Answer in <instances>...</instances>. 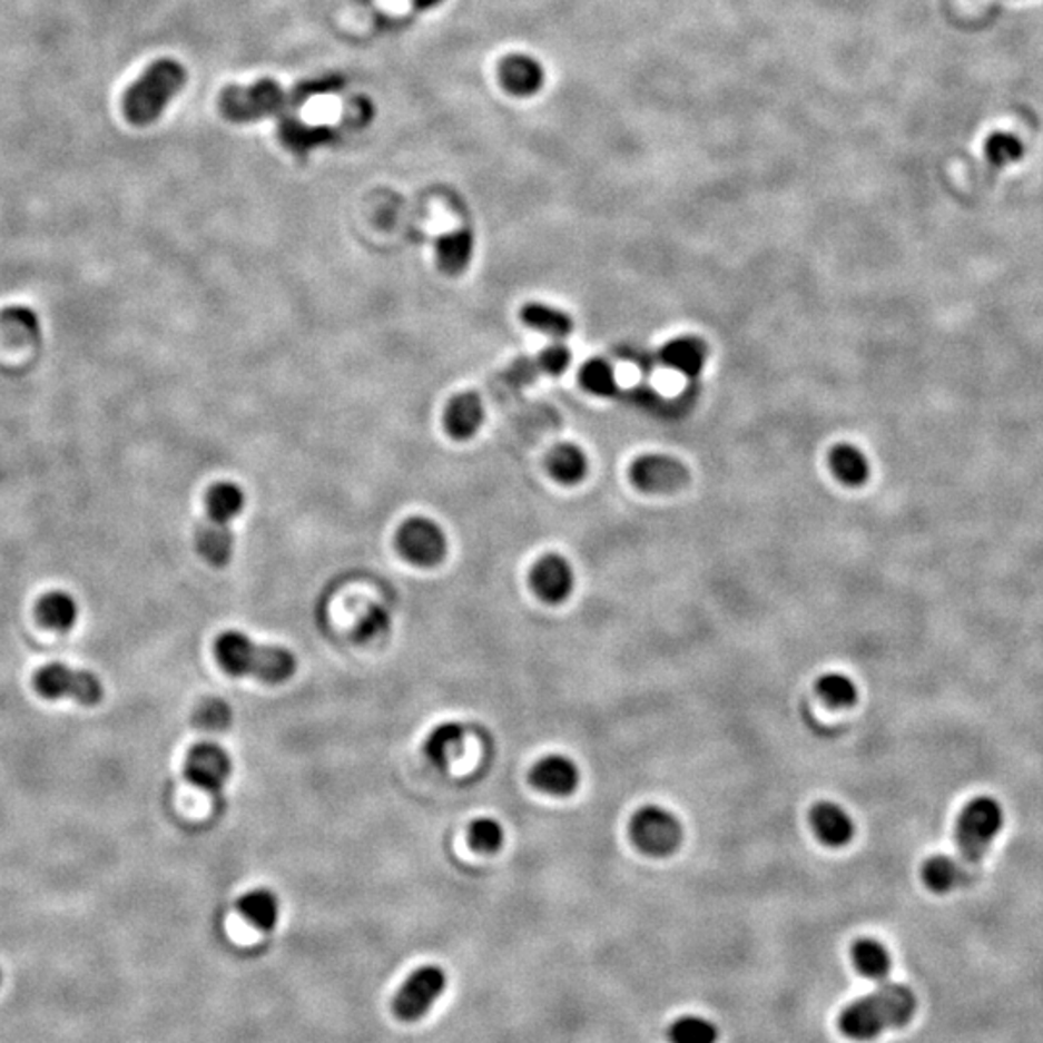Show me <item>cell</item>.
I'll return each instance as SVG.
<instances>
[{
	"instance_id": "cell-6",
	"label": "cell",
	"mask_w": 1043,
	"mask_h": 1043,
	"mask_svg": "<svg viewBox=\"0 0 1043 1043\" xmlns=\"http://www.w3.org/2000/svg\"><path fill=\"white\" fill-rule=\"evenodd\" d=\"M630 835L636 847L653 858H663L679 850L685 829L679 817L661 806H643L630 821Z\"/></svg>"
},
{
	"instance_id": "cell-4",
	"label": "cell",
	"mask_w": 1043,
	"mask_h": 1043,
	"mask_svg": "<svg viewBox=\"0 0 1043 1043\" xmlns=\"http://www.w3.org/2000/svg\"><path fill=\"white\" fill-rule=\"evenodd\" d=\"M188 72L178 60L161 59L147 68L126 91L122 110L134 126H149L186 86Z\"/></svg>"
},
{
	"instance_id": "cell-27",
	"label": "cell",
	"mask_w": 1043,
	"mask_h": 1043,
	"mask_svg": "<svg viewBox=\"0 0 1043 1043\" xmlns=\"http://www.w3.org/2000/svg\"><path fill=\"white\" fill-rule=\"evenodd\" d=\"M829 464H832L833 474L837 480L850 488H858L868 482L869 464L868 459L853 445H837L829 454Z\"/></svg>"
},
{
	"instance_id": "cell-9",
	"label": "cell",
	"mask_w": 1043,
	"mask_h": 1043,
	"mask_svg": "<svg viewBox=\"0 0 1043 1043\" xmlns=\"http://www.w3.org/2000/svg\"><path fill=\"white\" fill-rule=\"evenodd\" d=\"M396 548L402 557L417 567H435L445 559V532L437 522L416 516L401 525L396 533Z\"/></svg>"
},
{
	"instance_id": "cell-1",
	"label": "cell",
	"mask_w": 1043,
	"mask_h": 1043,
	"mask_svg": "<svg viewBox=\"0 0 1043 1043\" xmlns=\"http://www.w3.org/2000/svg\"><path fill=\"white\" fill-rule=\"evenodd\" d=\"M343 86L341 76L304 81L296 88H285L275 80H259L252 86H230L220 94L219 110L230 122H254L259 118L278 115L286 107H298L312 97L335 91Z\"/></svg>"
},
{
	"instance_id": "cell-7",
	"label": "cell",
	"mask_w": 1043,
	"mask_h": 1043,
	"mask_svg": "<svg viewBox=\"0 0 1043 1043\" xmlns=\"http://www.w3.org/2000/svg\"><path fill=\"white\" fill-rule=\"evenodd\" d=\"M36 690L47 700L68 698L81 706H96L102 698L101 680L94 672L80 671L62 663L47 665L37 672Z\"/></svg>"
},
{
	"instance_id": "cell-16",
	"label": "cell",
	"mask_w": 1043,
	"mask_h": 1043,
	"mask_svg": "<svg viewBox=\"0 0 1043 1043\" xmlns=\"http://www.w3.org/2000/svg\"><path fill=\"white\" fill-rule=\"evenodd\" d=\"M483 417H485V412H483L482 398L478 394H459L446 406L445 427L451 437L456 441H468L480 431Z\"/></svg>"
},
{
	"instance_id": "cell-39",
	"label": "cell",
	"mask_w": 1043,
	"mask_h": 1043,
	"mask_svg": "<svg viewBox=\"0 0 1043 1043\" xmlns=\"http://www.w3.org/2000/svg\"><path fill=\"white\" fill-rule=\"evenodd\" d=\"M0 982H2V972H0Z\"/></svg>"
},
{
	"instance_id": "cell-36",
	"label": "cell",
	"mask_w": 1043,
	"mask_h": 1043,
	"mask_svg": "<svg viewBox=\"0 0 1043 1043\" xmlns=\"http://www.w3.org/2000/svg\"><path fill=\"white\" fill-rule=\"evenodd\" d=\"M388 624H391V617H388L387 611L381 606H370L367 607V611L360 617L356 636H358V640H362V642L375 640L377 636H383L387 632Z\"/></svg>"
},
{
	"instance_id": "cell-17",
	"label": "cell",
	"mask_w": 1043,
	"mask_h": 1043,
	"mask_svg": "<svg viewBox=\"0 0 1043 1043\" xmlns=\"http://www.w3.org/2000/svg\"><path fill=\"white\" fill-rule=\"evenodd\" d=\"M466 742V729L462 722L446 721L431 730L425 751L431 764L445 769L459 759Z\"/></svg>"
},
{
	"instance_id": "cell-18",
	"label": "cell",
	"mask_w": 1043,
	"mask_h": 1043,
	"mask_svg": "<svg viewBox=\"0 0 1043 1043\" xmlns=\"http://www.w3.org/2000/svg\"><path fill=\"white\" fill-rule=\"evenodd\" d=\"M474 256V234L459 228L441 236L437 240L439 267L446 275H462Z\"/></svg>"
},
{
	"instance_id": "cell-31",
	"label": "cell",
	"mask_w": 1043,
	"mask_h": 1043,
	"mask_svg": "<svg viewBox=\"0 0 1043 1043\" xmlns=\"http://www.w3.org/2000/svg\"><path fill=\"white\" fill-rule=\"evenodd\" d=\"M671 1043H717L719 1030L714 1022L701 1016H682L669 1029Z\"/></svg>"
},
{
	"instance_id": "cell-12",
	"label": "cell",
	"mask_w": 1043,
	"mask_h": 1043,
	"mask_svg": "<svg viewBox=\"0 0 1043 1043\" xmlns=\"http://www.w3.org/2000/svg\"><path fill=\"white\" fill-rule=\"evenodd\" d=\"M532 588L549 606H559L574 591V570L561 554H545L532 570Z\"/></svg>"
},
{
	"instance_id": "cell-24",
	"label": "cell",
	"mask_w": 1043,
	"mask_h": 1043,
	"mask_svg": "<svg viewBox=\"0 0 1043 1043\" xmlns=\"http://www.w3.org/2000/svg\"><path fill=\"white\" fill-rule=\"evenodd\" d=\"M520 317L528 327L535 328L551 338H564L574 331V322L570 319V315L548 304H538V302L525 304L520 312Z\"/></svg>"
},
{
	"instance_id": "cell-37",
	"label": "cell",
	"mask_w": 1043,
	"mask_h": 1043,
	"mask_svg": "<svg viewBox=\"0 0 1043 1043\" xmlns=\"http://www.w3.org/2000/svg\"><path fill=\"white\" fill-rule=\"evenodd\" d=\"M570 351L567 346L562 344H553L549 346L545 351L541 352L538 360H535V365L540 373H549V375H561L567 367L570 365Z\"/></svg>"
},
{
	"instance_id": "cell-21",
	"label": "cell",
	"mask_w": 1043,
	"mask_h": 1043,
	"mask_svg": "<svg viewBox=\"0 0 1043 1043\" xmlns=\"http://www.w3.org/2000/svg\"><path fill=\"white\" fill-rule=\"evenodd\" d=\"M968 876L971 872L963 862L955 860L953 856H945V854L932 856L929 860L924 862V868H922V879L926 883L927 889L939 895L956 889L968 879Z\"/></svg>"
},
{
	"instance_id": "cell-33",
	"label": "cell",
	"mask_w": 1043,
	"mask_h": 1043,
	"mask_svg": "<svg viewBox=\"0 0 1043 1043\" xmlns=\"http://www.w3.org/2000/svg\"><path fill=\"white\" fill-rule=\"evenodd\" d=\"M194 722H196L197 729L207 730V732H223L233 722V709L225 700L209 698V700L199 703V708L194 714Z\"/></svg>"
},
{
	"instance_id": "cell-8",
	"label": "cell",
	"mask_w": 1043,
	"mask_h": 1043,
	"mask_svg": "<svg viewBox=\"0 0 1043 1043\" xmlns=\"http://www.w3.org/2000/svg\"><path fill=\"white\" fill-rule=\"evenodd\" d=\"M445 987V971L435 964H425L412 972L394 995V1014L404 1022L420 1021L437 1003Z\"/></svg>"
},
{
	"instance_id": "cell-10",
	"label": "cell",
	"mask_w": 1043,
	"mask_h": 1043,
	"mask_svg": "<svg viewBox=\"0 0 1043 1043\" xmlns=\"http://www.w3.org/2000/svg\"><path fill=\"white\" fill-rule=\"evenodd\" d=\"M184 774L194 787L217 795L233 775V759L219 745L201 742L188 751Z\"/></svg>"
},
{
	"instance_id": "cell-19",
	"label": "cell",
	"mask_w": 1043,
	"mask_h": 1043,
	"mask_svg": "<svg viewBox=\"0 0 1043 1043\" xmlns=\"http://www.w3.org/2000/svg\"><path fill=\"white\" fill-rule=\"evenodd\" d=\"M238 911L259 932H270L277 926L281 903L273 891L257 887L242 895Z\"/></svg>"
},
{
	"instance_id": "cell-32",
	"label": "cell",
	"mask_w": 1043,
	"mask_h": 1043,
	"mask_svg": "<svg viewBox=\"0 0 1043 1043\" xmlns=\"http://www.w3.org/2000/svg\"><path fill=\"white\" fill-rule=\"evenodd\" d=\"M582 387L596 396H613L619 391L613 367L603 360H591L580 372Z\"/></svg>"
},
{
	"instance_id": "cell-28",
	"label": "cell",
	"mask_w": 1043,
	"mask_h": 1043,
	"mask_svg": "<svg viewBox=\"0 0 1043 1043\" xmlns=\"http://www.w3.org/2000/svg\"><path fill=\"white\" fill-rule=\"evenodd\" d=\"M0 333L10 343H31L41 333L39 315L28 306L0 309Z\"/></svg>"
},
{
	"instance_id": "cell-34",
	"label": "cell",
	"mask_w": 1043,
	"mask_h": 1043,
	"mask_svg": "<svg viewBox=\"0 0 1043 1043\" xmlns=\"http://www.w3.org/2000/svg\"><path fill=\"white\" fill-rule=\"evenodd\" d=\"M1022 155H1024V146L1021 139L1014 138L1011 134L997 131L985 141V157L995 167H1008L1013 163L1021 161Z\"/></svg>"
},
{
	"instance_id": "cell-2",
	"label": "cell",
	"mask_w": 1043,
	"mask_h": 1043,
	"mask_svg": "<svg viewBox=\"0 0 1043 1043\" xmlns=\"http://www.w3.org/2000/svg\"><path fill=\"white\" fill-rule=\"evenodd\" d=\"M918 1008L916 993L903 984H885L853 1001L839 1016V1030L854 1042H869L887 1030L911 1024Z\"/></svg>"
},
{
	"instance_id": "cell-30",
	"label": "cell",
	"mask_w": 1043,
	"mask_h": 1043,
	"mask_svg": "<svg viewBox=\"0 0 1043 1043\" xmlns=\"http://www.w3.org/2000/svg\"><path fill=\"white\" fill-rule=\"evenodd\" d=\"M817 693L832 708H853L858 701V686L843 672H825L817 679Z\"/></svg>"
},
{
	"instance_id": "cell-26",
	"label": "cell",
	"mask_w": 1043,
	"mask_h": 1043,
	"mask_svg": "<svg viewBox=\"0 0 1043 1043\" xmlns=\"http://www.w3.org/2000/svg\"><path fill=\"white\" fill-rule=\"evenodd\" d=\"M244 503L246 496L236 483H217L207 495V520L215 524L230 525L236 516H240Z\"/></svg>"
},
{
	"instance_id": "cell-5",
	"label": "cell",
	"mask_w": 1043,
	"mask_h": 1043,
	"mask_svg": "<svg viewBox=\"0 0 1043 1043\" xmlns=\"http://www.w3.org/2000/svg\"><path fill=\"white\" fill-rule=\"evenodd\" d=\"M1003 824L1005 814L992 796H976L961 810L956 817L955 840L963 856L961 862L968 872L984 860L993 840L1000 837Z\"/></svg>"
},
{
	"instance_id": "cell-11",
	"label": "cell",
	"mask_w": 1043,
	"mask_h": 1043,
	"mask_svg": "<svg viewBox=\"0 0 1043 1043\" xmlns=\"http://www.w3.org/2000/svg\"><path fill=\"white\" fill-rule=\"evenodd\" d=\"M630 478L638 490L648 493H669L688 482V470L680 460L665 454H646L630 468Z\"/></svg>"
},
{
	"instance_id": "cell-22",
	"label": "cell",
	"mask_w": 1043,
	"mask_h": 1043,
	"mask_svg": "<svg viewBox=\"0 0 1043 1043\" xmlns=\"http://www.w3.org/2000/svg\"><path fill=\"white\" fill-rule=\"evenodd\" d=\"M197 551L213 567H225L234 551V533L230 525L215 524L205 520L196 538Z\"/></svg>"
},
{
	"instance_id": "cell-15",
	"label": "cell",
	"mask_w": 1043,
	"mask_h": 1043,
	"mask_svg": "<svg viewBox=\"0 0 1043 1043\" xmlns=\"http://www.w3.org/2000/svg\"><path fill=\"white\" fill-rule=\"evenodd\" d=\"M811 825L817 839L827 847H847L854 839V819L837 803H819L811 810Z\"/></svg>"
},
{
	"instance_id": "cell-25",
	"label": "cell",
	"mask_w": 1043,
	"mask_h": 1043,
	"mask_svg": "<svg viewBox=\"0 0 1043 1043\" xmlns=\"http://www.w3.org/2000/svg\"><path fill=\"white\" fill-rule=\"evenodd\" d=\"M853 961L856 971L860 972L864 978L874 980V982H885L891 972V955L883 943L877 939H858L853 945Z\"/></svg>"
},
{
	"instance_id": "cell-29",
	"label": "cell",
	"mask_w": 1043,
	"mask_h": 1043,
	"mask_svg": "<svg viewBox=\"0 0 1043 1043\" xmlns=\"http://www.w3.org/2000/svg\"><path fill=\"white\" fill-rule=\"evenodd\" d=\"M548 468L557 482L574 485L584 480L586 472H588V459L577 445L564 443V445L554 446L551 451Z\"/></svg>"
},
{
	"instance_id": "cell-35",
	"label": "cell",
	"mask_w": 1043,
	"mask_h": 1043,
	"mask_svg": "<svg viewBox=\"0 0 1043 1043\" xmlns=\"http://www.w3.org/2000/svg\"><path fill=\"white\" fill-rule=\"evenodd\" d=\"M470 845L478 853L493 854L503 847L504 829L493 817H478L474 824L470 825Z\"/></svg>"
},
{
	"instance_id": "cell-20",
	"label": "cell",
	"mask_w": 1043,
	"mask_h": 1043,
	"mask_svg": "<svg viewBox=\"0 0 1043 1043\" xmlns=\"http://www.w3.org/2000/svg\"><path fill=\"white\" fill-rule=\"evenodd\" d=\"M78 614H80V607L76 603V599L66 591H51L43 596L37 606V617L41 620V624L60 634L72 630L73 624L78 622Z\"/></svg>"
},
{
	"instance_id": "cell-3",
	"label": "cell",
	"mask_w": 1043,
	"mask_h": 1043,
	"mask_svg": "<svg viewBox=\"0 0 1043 1043\" xmlns=\"http://www.w3.org/2000/svg\"><path fill=\"white\" fill-rule=\"evenodd\" d=\"M220 667L234 677H254L263 682H285L296 672V657L281 646L257 643L240 630H227L215 642Z\"/></svg>"
},
{
	"instance_id": "cell-14",
	"label": "cell",
	"mask_w": 1043,
	"mask_h": 1043,
	"mask_svg": "<svg viewBox=\"0 0 1043 1043\" xmlns=\"http://www.w3.org/2000/svg\"><path fill=\"white\" fill-rule=\"evenodd\" d=\"M499 80L512 96L532 97L543 88L545 70L528 55H509L499 65Z\"/></svg>"
},
{
	"instance_id": "cell-13",
	"label": "cell",
	"mask_w": 1043,
	"mask_h": 1043,
	"mask_svg": "<svg viewBox=\"0 0 1043 1043\" xmlns=\"http://www.w3.org/2000/svg\"><path fill=\"white\" fill-rule=\"evenodd\" d=\"M533 787L551 796H570L580 785V769L572 759L551 754L532 769Z\"/></svg>"
},
{
	"instance_id": "cell-38",
	"label": "cell",
	"mask_w": 1043,
	"mask_h": 1043,
	"mask_svg": "<svg viewBox=\"0 0 1043 1043\" xmlns=\"http://www.w3.org/2000/svg\"><path fill=\"white\" fill-rule=\"evenodd\" d=\"M443 0H412V4L416 10H431V8L439 7Z\"/></svg>"
},
{
	"instance_id": "cell-23",
	"label": "cell",
	"mask_w": 1043,
	"mask_h": 1043,
	"mask_svg": "<svg viewBox=\"0 0 1043 1043\" xmlns=\"http://www.w3.org/2000/svg\"><path fill=\"white\" fill-rule=\"evenodd\" d=\"M706 356H708L706 346L698 338H690V336L675 338L661 351L665 365H669L675 372L688 375V377L700 375L706 364Z\"/></svg>"
}]
</instances>
